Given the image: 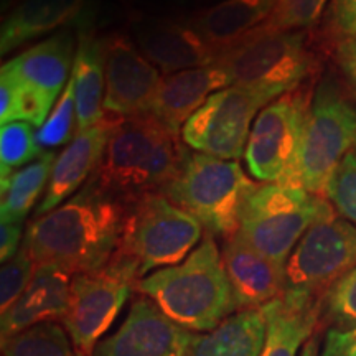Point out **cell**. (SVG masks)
I'll use <instances>...</instances> for the list:
<instances>
[{
	"mask_svg": "<svg viewBox=\"0 0 356 356\" xmlns=\"http://www.w3.org/2000/svg\"><path fill=\"white\" fill-rule=\"evenodd\" d=\"M264 102L246 89L228 86L204 101L185 122L181 140L198 154L222 160H238L246 152L254 115Z\"/></svg>",
	"mask_w": 356,
	"mask_h": 356,
	"instance_id": "cell-12",
	"label": "cell"
},
{
	"mask_svg": "<svg viewBox=\"0 0 356 356\" xmlns=\"http://www.w3.org/2000/svg\"><path fill=\"white\" fill-rule=\"evenodd\" d=\"M76 92L78 132L88 131L106 118V38L81 33L76 44L73 65Z\"/></svg>",
	"mask_w": 356,
	"mask_h": 356,
	"instance_id": "cell-24",
	"label": "cell"
},
{
	"mask_svg": "<svg viewBox=\"0 0 356 356\" xmlns=\"http://www.w3.org/2000/svg\"><path fill=\"white\" fill-rule=\"evenodd\" d=\"M325 195L335 210L356 226V150L338 163L328 180Z\"/></svg>",
	"mask_w": 356,
	"mask_h": 356,
	"instance_id": "cell-31",
	"label": "cell"
},
{
	"mask_svg": "<svg viewBox=\"0 0 356 356\" xmlns=\"http://www.w3.org/2000/svg\"><path fill=\"white\" fill-rule=\"evenodd\" d=\"M76 134V92H74V79L71 76L65 91L61 92L60 99L53 106L47 121L37 131V142L40 149L50 152V149L68 144L71 139H74Z\"/></svg>",
	"mask_w": 356,
	"mask_h": 356,
	"instance_id": "cell-29",
	"label": "cell"
},
{
	"mask_svg": "<svg viewBox=\"0 0 356 356\" xmlns=\"http://www.w3.org/2000/svg\"><path fill=\"white\" fill-rule=\"evenodd\" d=\"M2 356H78L60 322L33 325L2 341Z\"/></svg>",
	"mask_w": 356,
	"mask_h": 356,
	"instance_id": "cell-27",
	"label": "cell"
},
{
	"mask_svg": "<svg viewBox=\"0 0 356 356\" xmlns=\"http://www.w3.org/2000/svg\"><path fill=\"white\" fill-rule=\"evenodd\" d=\"M197 333L178 327L144 296L134 299L127 317L97 343L92 356H190Z\"/></svg>",
	"mask_w": 356,
	"mask_h": 356,
	"instance_id": "cell-14",
	"label": "cell"
},
{
	"mask_svg": "<svg viewBox=\"0 0 356 356\" xmlns=\"http://www.w3.org/2000/svg\"><path fill=\"white\" fill-rule=\"evenodd\" d=\"M356 150V106L335 79L315 89L307 115L296 184L315 195L325 193L338 163Z\"/></svg>",
	"mask_w": 356,
	"mask_h": 356,
	"instance_id": "cell-8",
	"label": "cell"
},
{
	"mask_svg": "<svg viewBox=\"0 0 356 356\" xmlns=\"http://www.w3.org/2000/svg\"><path fill=\"white\" fill-rule=\"evenodd\" d=\"M129 203L89 180L47 215L33 218L22 244L35 264H55L71 275L104 269L121 244Z\"/></svg>",
	"mask_w": 356,
	"mask_h": 356,
	"instance_id": "cell-1",
	"label": "cell"
},
{
	"mask_svg": "<svg viewBox=\"0 0 356 356\" xmlns=\"http://www.w3.org/2000/svg\"><path fill=\"white\" fill-rule=\"evenodd\" d=\"M76 44L73 33L63 30L2 65L19 83L25 101V121L33 127L43 126L70 83Z\"/></svg>",
	"mask_w": 356,
	"mask_h": 356,
	"instance_id": "cell-13",
	"label": "cell"
},
{
	"mask_svg": "<svg viewBox=\"0 0 356 356\" xmlns=\"http://www.w3.org/2000/svg\"><path fill=\"white\" fill-rule=\"evenodd\" d=\"M43 154L32 124L26 121L3 124L0 129V180Z\"/></svg>",
	"mask_w": 356,
	"mask_h": 356,
	"instance_id": "cell-28",
	"label": "cell"
},
{
	"mask_svg": "<svg viewBox=\"0 0 356 356\" xmlns=\"http://www.w3.org/2000/svg\"><path fill=\"white\" fill-rule=\"evenodd\" d=\"M221 259L236 312L261 309L286 292V266L262 254L239 233L226 239Z\"/></svg>",
	"mask_w": 356,
	"mask_h": 356,
	"instance_id": "cell-17",
	"label": "cell"
},
{
	"mask_svg": "<svg viewBox=\"0 0 356 356\" xmlns=\"http://www.w3.org/2000/svg\"><path fill=\"white\" fill-rule=\"evenodd\" d=\"M330 26L333 32L343 38L356 37V0H333Z\"/></svg>",
	"mask_w": 356,
	"mask_h": 356,
	"instance_id": "cell-34",
	"label": "cell"
},
{
	"mask_svg": "<svg viewBox=\"0 0 356 356\" xmlns=\"http://www.w3.org/2000/svg\"><path fill=\"white\" fill-rule=\"evenodd\" d=\"M118 121V118L106 114V118L96 126L78 132L63 152L58 155L47 190L35 211V218L55 210L74 193H78V188L88 177L95 175Z\"/></svg>",
	"mask_w": 356,
	"mask_h": 356,
	"instance_id": "cell-18",
	"label": "cell"
},
{
	"mask_svg": "<svg viewBox=\"0 0 356 356\" xmlns=\"http://www.w3.org/2000/svg\"><path fill=\"white\" fill-rule=\"evenodd\" d=\"M228 73L231 86L246 89L264 104L302 88L310 78L315 58L299 30L259 26L216 60Z\"/></svg>",
	"mask_w": 356,
	"mask_h": 356,
	"instance_id": "cell-4",
	"label": "cell"
},
{
	"mask_svg": "<svg viewBox=\"0 0 356 356\" xmlns=\"http://www.w3.org/2000/svg\"><path fill=\"white\" fill-rule=\"evenodd\" d=\"M136 292L191 333L215 330L236 312L221 251L211 234L202 239L184 262L142 277Z\"/></svg>",
	"mask_w": 356,
	"mask_h": 356,
	"instance_id": "cell-3",
	"label": "cell"
},
{
	"mask_svg": "<svg viewBox=\"0 0 356 356\" xmlns=\"http://www.w3.org/2000/svg\"><path fill=\"white\" fill-rule=\"evenodd\" d=\"M327 0H279L277 7L266 22L267 30H302L312 26L322 15Z\"/></svg>",
	"mask_w": 356,
	"mask_h": 356,
	"instance_id": "cell-33",
	"label": "cell"
},
{
	"mask_svg": "<svg viewBox=\"0 0 356 356\" xmlns=\"http://www.w3.org/2000/svg\"><path fill=\"white\" fill-rule=\"evenodd\" d=\"M139 280L136 267L115 254L104 269L73 275L70 307L61 323L78 356H92Z\"/></svg>",
	"mask_w": 356,
	"mask_h": 356,
	"instance_id": "cell-10",
	"label": "cell"
},
{
	"mask_svg": "<svg viewBox=\"0 0 356 356\" xmlns=\"http://www.w3.org/2000/svg\"><path fill=\"white\" fill-rule=\"evenodd\" d=\"M134 42L165 74L213 65L220 58L188 19L137 20Z\"/></svg>",
	"mask_w": 356,
	"mask_h": 356,
	"instance_id": "cell-16",
	"label": "cell"
},
{
	"mask_svg": "<svg viewBox=\"0 0 356 356\" xmlns=\"http://www.w3.org/2000/svg\"><path fill=\"white\" fill-rule=\"evenodd\" d=\"M300 356H320V346H318L317 335H314L310 340H307L304 348H302Z\"/></svg>",
	"mask_w": 356,
	"mask_h": 356,
	"instance_id": "cell-38",
	"label": "cell"
},
{
	"mask_svg": "<svg viewBox=\"0 0 356 356\" xmlns=\"http://www.w3.org/2000/svg\"><path fill=\"white\" fill-rule=\"evenodd\" d=\"M356 267V226L345 218H327L304 234L286 262V291L322 297Z\"/></svg>",
	"mask_w": 356,
	"mask_h": 356,
	"instance_id": "cell-11",
	"label": "cell"
},
{
	"mask_svg": "<svg viewBox=\"0 0 356 356\" xmlns=\"http://www.w3.org/2000/svg\"><path fill=\"white\" fill-rule=\"evenodd\" d=\"M37 264L22 244L15 256L3 262L0 269V310L2 314L15 304L32 280Z\"/></svg>",
	"mask_w": 356,
	"mask_h": 356,
	"instance_id": "cell-32",
	"label": "cell"
},
{
	"mask_svg": "<svg viewBox=\"0 0 356 356\" xmlns=\"http://www.w3.org/2000/svg\"><path fill=\"white\" fill-rule=\"evenodd\" d=\"M266 340V317L261 309L239 310L215 330L197 333L190 356H261Z\"/></svg>",
	"mask_w": 356,
	"mask_h": 356,
	"instance_id": "cell-25",
	"label": "cell"
},
{
	"mask_svg": "<svg viewBox=\"0 0 356 356\" xmlns=\"http://www.w3.org/2000/svg\"><path fill=\"white\" fill-rule=\"evenodd\" d=\"M337 63L356 96V37L343 38L338 43Z\"/></svg>",
	"mask_w": 356,
	"mask_h": 356,
	"instance_id": "cell-36",
	"label": "cell"
},
{
	"mask_svg": "<svg viewBox=\"0 0 356 356\" xmlns=\"http://www.w3.org/2000/svg\"><path fill=\"white\" fill-rule=\"evenodd\" d=\"M180 137L152 114L119 119L91 180L129 204L163 193L188 157Z\"/></svg>",
	"mask_w": 356,
	"mask_h": 356,
	"instance_id": "cell-2",
	"label": "cell"
},
{
	"mask_svg": "<svg viewBox=\"0 0 356 356\" xmlns=\"http://www.w3.org/2000/svg\"><path fill=\"white\" fill-rule=\"evenodd\" d=\"M257 186L236 160L188 154L163 195L197 218L211 236L228 239L238 233L244 203Z\"/></svg>",
	"mask_w": 356,
	"mask_h": 356,
	"instance_id": "cell-6",
	"label": "cell"
},
{
	"mask_svg": "<svg viewBox=\"0 0 356 356\" xmlns=\"http://www.w3.org/2000/svg\"><path fill=\"white\" fill-rule=\"evenodd\" d=\"M203 225L163 193L144 195L129 204L115 256L136 267L139 277L184 262L202 241Z\"/></svg>",
	"mask_w": 356,
	"mask_h": 356,
	"instance_id": "cell-7",
	"label": "cell"
},
{
	"mask_svg": "<svg viewBox=\"0 0 356 356\" xmlns=\"http://www.w3.org/2000/svg\"><path fill=\"white\" fill-rule=\"evenodd\" d=\"M231 86L228 73L216 61L165 74L160 79L150 113L172 132L180 134L185 122L204 104L213 92Z\"/></svg>",
	"mask_w": 356,
	"mask_h": 356,
	"instance_id": "cell-20",
	"label": "cell"
},
{
	"mask_svg": "<svg viewBox=\"0 0 356 356\" xmlns=\"http://www.w3.org/2000/svg\"><path fill=\"white\" fill-rule=\"evenodd\" d=\"M310 102L309 91L302 86L264 106L257 114L244 152L248 170L256 180L297 185V163Z\"/></svg>",
	"mask_w": 356,
	"mask_h": 356,
	"instance_id": "cell-9",
	"label": "cell"
},
{
	"mask_svg": "<svg viewBox=\"0 0 356 356\" xmlns=\"http://www.w3.org/2000/svg\"><path fill=\"white\" fill-rule=\"evenodd\" d=\"M55 154L44 152L29 165L0 180V218L2 222H24L37 200L44 195L55 165Z\"/></svg>",
	"mask_w": 356,
	"mask_h": 356,
	"instance_id": "cell-26",
	"label": "cell"
},
{
	"mask_svg": "<svg viewBox=\"0 0 356 356\" xmlns=\"http://www.w3.org/2000/svg\"><path fill=\"white\" fill-rule=\"evenodd\" d=\"M277 3L279 0H221L188 20L213 50L222 55L264 25Z\"/></svg>",
	"mask_w": 356,
	"mask_h": 356,
	"instance_id": "cell-22",
	"label": "cell"
},
{
	"mask_svg": "<svg viewBox=\"0 0 356 356\" xmlns=\"http://www.w3.org/2000/svg\"><path fill=\"white\" fill-rule=\"evenodd\" d=\"M86 0H20L3 19L0 53L6 56L32 40L78 19Z\"/></svg>",
	"mask_w": 356,
	"mask_h": 356,
	"instance_id": "cell-23",
	"label": "cell"
},
{
	"mask_svg": "<svg viewBox=\"0 0 356 356\" xmlns=\"http://www.w3.org/2000/svg\"><path fill=\"white\" fill-rule=\"evenodd\" d=\"M335 330L356 328V267L333 282L322 296V325Z\"/></svg>",
	"mask_w": 356,
	"mask_h": 356,
	"instance_id": "cell-30",
	"label": "cell"
},
{
	"mask_svg": "<svg viewBox=\"0 0 356 356\" xmlns=\"http://www.w3.org/2000/svg\"><path fill=\"white\" fill-rule=\"evenodd\" d=\"M24 222H2L0 225V261L7 262L19 252L22 248Z\"/></svg>",
	"mask_w": 356,
	"mask_h": 356,
	"instance_id": "cell-37",
	"label": "cell"
},
{
	"mask_svg": "<svg viewBox=\"0 0 356 356\" xmlns=\"http://www.w3.org/2000/svg\"><path fill=\"white\" fill-rule=\"evenodd\" d=\"M73 275L55 264H40L24 293L2 314L0 340L44 322H63L70 307Z\"/></svg>",
	"mask_w": 356,
	"mask_h": 356,
	"instance_id": "cell-19",
	"label": "cell"
},
{
	"mask_svg": "<svg viewBox=\"0 0 356 356\" xmlns=\"http://www.w3.org/2000/svg\"><path fill=\"white\" fill-rule=\"evenodd\" d=\"M332 216L333 207L320 195L297 185L264 184L244 203L238 233L269 259L286 266L307 231Z\"/></svg>",
	"mask_w": 356,
	"mask_h": 356,
	"instance_id": "cell-5",
	"label": "cell"
},
{
	"mask_svg": "<svg viewBox=\"0 0 356 356\" xmlns=\"http://www.w3.org/2000/svg\"><path fill=\"white\" fill-rule=\"evenodd\" d=\"M320 356H356V328L353 330L328 328Z\"/></svg>",
	"mask_w": 356,
	"mask_h": 356,
	"instance_id": "cell-35",
	"label": "cell"
},
{
	"mask_svg": "<svg viewBox=\"0 0 356 356\" xmlns=\"http://www.w3.org/2000/svg\"><path fill=\"white\" fill-rule=\"evenodd\" d=\"M262 312L266 340L261 356H297L322 325V297L286 291Z\"/></svg>",
	"mask_w": 356,
	"mask_h": 356,
	"instance_id": "cell-21",
	"label": "cell"
},
{
	"mask_svg": "<svg viewBox=\"0 0 356 356\" xmlns=\"http://www.w3.org/2000/svg\"><path fill=\"white\" fill-rule=\"evenodd\" d=\"M159 68L129 37H106L104 113L124 119L149 114L160 84Z\"/></svg>",
	"mask_w": 356,
	"mask_h": 356,
	"instance_id": "cell-15",
	"label": "cell"
}]
</instances>
